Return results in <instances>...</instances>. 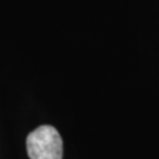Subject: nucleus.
Returning a JSON list of instances; mask_svg holds the SVG:
<instances>
[{"label": "nucleus", "instance_id": "f257e3e1", "mask_svg": "<svg viewBox=\"0 0 159 159\" xmlns=\"http://www.w3.org/2000/svg\"><path fill=\"white\" fill-rule=\"evenodd\" d=\"M31 159H63V139L53 126L41 125L26 139Z\"/></svg>", "mask_w": 159, "mask_h": 159}]
</instances>
